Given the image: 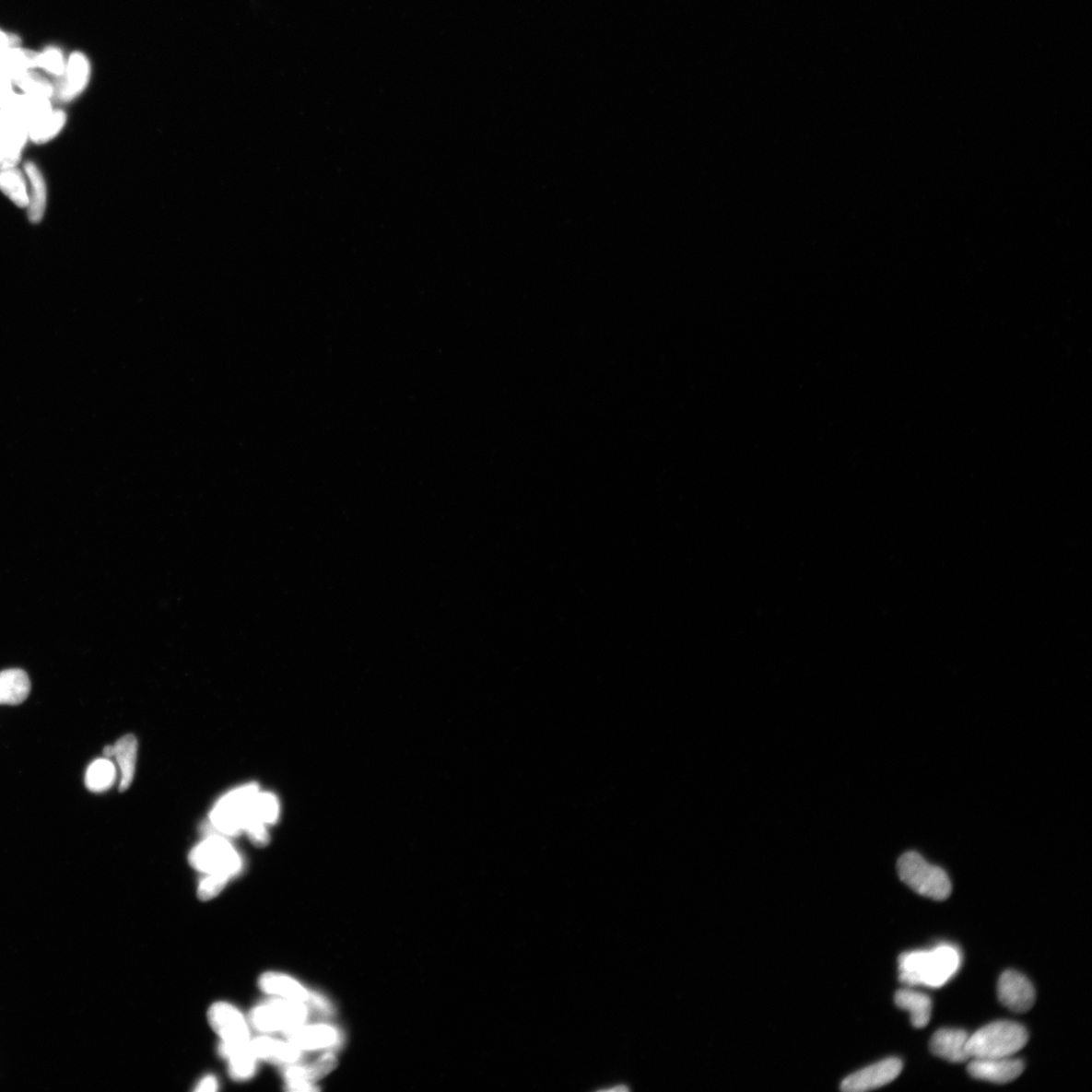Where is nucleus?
I'll list each match as a JSON object with an SVG mask.
<instances>
[{
  "label": "nucleus",
  "mask_w": 1092,
  "mask_h": 1092,
  "mask_svg": "<svg viewBox=\"0 0 1092 1092\" xmlns=\"http://www.w3.org/2000/svg\"><path fill=\"white\" fill-rule=\"evenodd\" d=\"M961 966L957 946L941 944L929 951L903 953L898 958L899 980L908 986L938 988L953 979Z\"/></svg>",
  "instance_id": "obj_1"
},
{
  "label": "nucleus",
  "mask_w": 1092,
  "mask_h": 1092,
  "mask_svg": "<svg viewBox=\"0 0 1092 1092\" xmlns=\"http://www.w3.org/2000/svg\"><path fill=\"white\" fill-rule=\"evenodd\" d=\"M1028 1041L1027 1028L1008 1021L987 1025L967 1042V1051L972 1059L1007 1058L1022 1050Z\"/></svg>",
  "instance_id": "obj_2"
},
{
  "label": "nucleus",
  "mask_w": 1092,
  "mask_h": 1092,
  "mask_svg": "<svg viewBox=\"0 0 1092 1092\" xmlns=\"http://www.w3.org/2000/svg\"><path fill=\"white\" fill-rule=\"evenodd\" d=\"M900 879L920 896L943 901L952 893V883L948 874L942 868L930 864L917 851H908L898 862Z\"/></svg>",
  "instance_id": "obj_3"
},
{
  "label": "nucleus",
  "mask_w": 1092,
  "mask_h": 1092,
  "mask_svg": "<svg viewBox=\"0 0 1092 1092\" xmlns=\"http://www.w3.org/2000/svg\"><path fill=\"white\" fill-rule=\"evenodd\" d=\"M207 1019L214 1032L220 1037L218 1054L229 1053L252 1045L251 1024L237 1008L228 1003H216L207 1012Z\"/></svg>",
  "instance_id": "obj_4"
},
{
  "label": "nucleus",
  "mask_w": 1092,
  "mask_h": 1092,
  "mask_svg": "<svg viewBox=\"0 0 1092 1092\" xmlns=\"http://www.w3.org/2000/svg\"><path fill=\"white\" fill-rule=\"evenodd\" d=\"M258 793V787L251 784L226 795L212 811L213 826L224 835L234 836L245 831L252 818V801Z\"/></svg>",
  "instance_id": "obj_5"
},
{
  "label": "nucleus",
  "mask_w": 1092,
  "mask_h": 1092,
  "mask_svg": "<svg viewBox=\"0 0 1092 1092\" xmlns=\"http://www.w3.org/2000/svg\"><path fill=\"white\" fill-rule=\"evenodd\" d=\"M307 1016L304 1003L279 998L255 1006L249 1016V1024L260 1033H286L303 1024Z\"/></svg>",
  "instance_id": "obj_6"
},
{
  "label": "nucleus",
  "mask_w": 1092,
  "mask_h": 1092,
  "mask_svg": "<svg viewBox=\"0 0 1092 1092\" xmlns=\"http://www.w3.org/2000/svg\"><path fill=\"white\" fill-rule=\"evenodd\" d=\"M190 863L195 870L206 875L224 874L230 878L242 867V861L230 842L217 836L210 837L195 847L191 852Z\"/></svg>",
  "instance_id": "obj_7"
},
{
  "label": "nucleus",
  "mask_w": 1092,
  "mask_h": 1092,
  "mask_svg": "<svg viewBox=\"0 0 1092 1092\" xmlns=\"http://www.w3.org/2000/svg\"><path fill=\"white\" fill-rule=\"evenodd\" d=\"M903 1064L898 1058H888L880 1061L842 1081L840 1089L845 1092H863L887 1086L901 1073Z\"/></svg>",
  "instance_id": "obj_8"
},
{
  "label": "nucleus",
  "mask_w": 1092,
  "mask_h": 1092,
  "mask_svg": "<svg viewBox=\"0 0 1092 1092\" xmlns=\"http://www.w3.org/2000/svg\"><path fill=\"white\" fill-rule=\"evenodd\" d=\"M998 1000L1015 1013H1026L1034 1006L1036 992L1026 976L1015 970L1002 974L997 984Z\"/></svg>",
  "instance_id": "obj_9"
},
{
  "label": "nucleus",
  "mask_w": 1092,
  "mask_h": 1092,
  "mask_svg": "<svg viewBox=\"0 0 1092 1092\" xmlns=\"http://www.w3.org/2000/svg\"><path fill=\"white\" fill-rule=\"evenodd\" d=\"M0 110L9 114L29 130L30 126L53 111L49 99L30 97L12 91L0 100Z\"/></svg>",
  "instance_id": "obj_10"
},
{
  "label": "nucleus",
  "mask_w": 1092,
  "mask_h": 1092,
  "mask_svg": "<svg viewBox=\"0 0 1092 1092\" xmlns=\"http://www.w3.org/2000/svg\"><path fill=\"white\" fill-rule=\"evenodd\" d=\"M1024 1069L1023 1061L1011 1057L973 1059L969 1065V1073L973 1078L998 1085L1012 1083L1023 1074Z\"/></svg>",
  "instance_id": "obj_11"
},
{
  "label": "nucleus",
  "mask_w": 1092,
  "mask_h": 1092,
  "mask_svg": "<svg viewBox=\"0 0 1092 1092\" xmlns=\"http://www.w3.org/2000/svg\"><path fill=\"white\" fill-rule=\"evenodd\" d=\"M969 1035L963 1029L941 1028L931 1039L930 1048L933 1055L953 1063H963L970 1059L967 1051Z\"/></svg>",
  "instance_id": "obj_12"
},
{
  "label": "nucleus",
  "mask_w": 1092,
  "mask_h": 1092,
  "mask_svg": "<svg viewBox=\"0 0 1092 1092\" xmlns=\"http://www.w3.org/2000/svg\"><path fill=\"white\" fill-rule=\"evenodd\" d=\"M90 76L88 59L80 52L71 54L66 65L64 81L59 87V98L69 101L76 99L86 89Z\"/></svg>",
  "instance_id": "obj_13"
},
{
  "label": "nucleus",
  "mask_w": 1092,
  "mask_h": 1092,
  "mask_svg": "<svg viewBox=\"0 0 1092 1092\" xmlns=\"http://www.w3.org/2000/svg\"><path fill=\"white\" fill-rule=\"evenodd\" d=\"M258 986L264 993L287 1001L306 1003L314 997L291 977L276 972H266L260 976Z\"/></svg>",
  "instance_id": "obj_14"
},
{
  "label": "nucleus",
  "mask_w": 1092,
  "mask_h": 1092,
  "mask_svg": "<svg viewBox=\"0 0 1092 1092\" xmlns=\"http://www.w3.org/2000/svg\"><path fill=\"white\" fill-rule=\"evenodd\" d=\"M252 1049L257 1060L268 1063L293 1064L301 1057V1050L294 1044L267 1036L252 1039Z\"/></svg>",
  "instance_id": "obj_15"
},
{
  "label": "nucleus",
  "mask_w": 1092,
  "mask_h": 1092,
  "mask_svg": "<svg viewBox=\"0 0 1092 1092\" xmlns=\"http://www.w3.org/2000/svg\"><path fill=\"white\" fill-rule=\"evenodd\" d=\"M285 1034L288 1041L299 1050L327 1048L338 1041L336 1029L324 1025L308 1027L299 1025L288 1029Z\"/></svg>",
  "instance_id": "obj_16"
},
{
  "label": "nucleus",
  "mask_w": 1092,
  "mask_h": 1092,
  "mask_svg": "<svg viewBox=\"0 0 1092 1092\" xmlns=\"http://www.w3.org/2000/svg\"><path fill=\"white\" fill-rule=\"evenodd\" d=\"M894 1001L901 1010L910 1014V1022L914 1027L923 1028L929 1025L933 1004L928 995L906 988L897 992Z\"/></svg>",
  "instance_id": "obj_17"
},
{
  "label": "nucleus",
  "mask_w": 1092,
  "mask_h": 1092,
  "mask_svg": "<svg viewBox=\"0 0 1092 1092\" xmlns=\"http://www.w3.org/2000/svg\"><path fill=\"white\" fill-rule=\"evenodd\" d=\"M29 183L28 216L29 221L37 224L43 220L47 205V187L43 174L33 162L25 165Z\"/></svg>",
  "instance_id": "obj_18"
},
{
  "label": "nucleus",
  "mask_w": 1092,
  "mask_h": 1092,
  "mask_svg": "<svg viewBox=\"0 0 1092 1092\" xmlns=\"http://www.w3.org/2000/svg\"><path fill=\"white\" fill-rule=\"evenodd\" d=\"M30 692L29 675L23 670L0 672V705L23 703Z\"/></svg>",
  "instance_id": "obj_19"
},
{
  "label": "nucleus",
  "mask_w": 1092,
  "mask_h": 1092,
  "mask_svg": "<svg viewBox=\"0 0 1092 1092\" xmlns=\"http://www.w3.org/2000/svg\"><path fill=\"white\" fill-rule=\"evenodd\" d=\"M39 56L36 51L9 48L0 56V72L14 81L24 73L38 68Z\"/></svg>",
  "instance_id": "obj_20"
},
{
  "label": "nucleus",
  "mask_w": 1092,
  "mask_h": 1092,
  "mask_svg": "<svg viewBox=\"0 0 1092 1092\" xmlns=\"http://www.w3.org/2000/svg\"><path fill=\"white\" fill-rule=\"evenodd\" d=\"M138 744L133 734L124 735L114 745V757L122 773L120 792H126L133 783L136 769Z\"/></svg>",
  "instance_id": "obj_21"
},
{
  "label": "nucleus",
  "mask_w": 1092,
  "mask_h": 1092,
  "mask_svg": "<svg viewBox=\"0 0 1092 1092\" xmlns=\"http://www.w3.org/2000/svg\"><path fill=\"white\" fill-rule=\"evenodd\" d=\"M335 1066L336 1058L326 1055L310 1065L288 1067L285 1071L288 1088L299 1085H311V1081L325 1076Z\"/></svg>",
  "instance_id": "obj_22"
},
{
  "label": "nucleus",
  "mask_w": 1092,
  "mask_h": 1092,
  "mask_svg": "<svg viewBox=\"0 0 1092 1092\" xmlns=\"http://www.w3.org/2000/svg\"><path fill=\"white\" fill-rule=\"evenodd\" d=\"M66 113L61 110H53L46 114L45 117L36 122L33 126L28 130L29 139L36 144H45L52 139H54L57 135L65 128L66 123Z\"/></svg>",
  "instance_id": "obj_23"
},
{
  "label": "nucleus",
  "mask_w": 1092,
  "mask_h": 1092,
  "mask_svg": "<svg viewBox=\"0 0 1092 1092\" xmlns=\"http://www.w3.org/2000/svg\"><path fill=\"white\" fill-rule=\"evenodd\" d=\"M0 191L18 206L28 207V183L22 171L16 168L0 170Z\"/></svg>",
  "instance_id": "obj_24"
},
{
  "label": "nucleus",
  "mask_w": 1092,
  "mask_h": 1092,
  "mask_svg": "<svg viewBox=\"0 0 1092 1092\" xmlns=\"http://www.w3.org/2000/svg\"><path fill=\"white\" fill-rule=\"evenodd\" d=\"M116 768L109 758H100L88 767L86 785L91 793H105L116 781Z\"/></svg>",
  "instance_id": "obj_25"
},
{
  "label": "nucleus",
  "mask_w": 1092,
  "mask_h": 1092,
  "mask_svg": "<svg viewBox=\"0 0 1092 1092\" xmlns=\"http://www.w3.org/2000/svg\"><path fill=\"white\" fill-rule=\"evenodd\" d=\"M225 1059L228 1061L229 1074L234 1080L246 1081L254 1076L258 1060L252 1046L238 1050V1051L229 1054Z\"/></svg>",
  "instance_id": "obj_26"
},
{
  "label": "nucleus",
  "mask_w": 1092,
  "mask_h": 1092,
  "mask_svg": "<svg viewBox=\"0 0 1092 1092\" xmlns=\"http://www.w3.org/2000/svg\"><path fill=\"white\" fill-rule=\"evenodd\" d=\"M279 804L276 797L270 793H258L252 804V819L245 831L257 824L273 825L278 818Z\"/></svg>",
  "instance_id": "obj_27"
},
{
  "label": "nucleus",
  "mask_w": 1092,
  "mask_h": 1092,
  "mask_svg": "<svg viewBox=\"0 0 1092 1092\" xmlns=\"http://www.w3.org/2000/svg\"><path fill=\"white\" fill-rule=\"evenodd\" d=\"M25 95L41 99H51L54 95V88L49 80L39 73L29 70L13 81Z\"/></svg>",
  "instance_id": "obj_28"
},
{
  "label": "nucleus",
  "mask_w": 1092,
  "mask_h": 1092,
  "mask_svg": "<svg viewBox=\"0 0 1092 1092\" xmlns=\"http://www.w3.org/2000/svg\"><path fill=\"white\" fill-rule=\"evenodd\" d=\"M66 65L64 53L57 48H49L40 53L38 68L44 69L52 76H64Z\"/></svg>",
  "instance_id": "obj_29"
},
{
  "label": "nucleus",
  "mask_w": 1092,
  "mask_h": 1092,
  "mask_svg": "<svg viewBox=\"0 0 1092 1092\" xmlns=\"http://www.w3.org/2000/svg\"><path fill=\"white\" fill-rule=\"evenodd\" d=\"M25 143L0 139V170L14 169L22 159Z\"/></svg>",
  "instance_id": "obj_30"
},
{
  "label": "nucleus",
  "mask_w": 1092,
  "mask_h": 1092,
  "mask_svg": "<svg viewBox=\"0 0 1092 1092\" xmlns=\"http://www.w3.org/2000/svg\"><path fill=\"white\" fill-rule=\"evenodd\" d=\"M230 879L224 874H209L197 887V898L202 901L214 899L223 891Z\"/></svg>",
  "instance_id": "obj_31"
},
{
  "label": "nucleus",
  "mask_w": 1092,
  "mask_h": 1092,
  "mask_svg": "<svg viewBox=\"0 0 1092 1092\" xmlns=\"http://www.w3.org/2000/svg\"><path fill=\"white\" fill-rule=\"evenodd\" d=\"M0 139H13L27 143L28 130L9 114L0 110Z\"/></svg>",
  "instance_id": "obj_32"
},
{
  "label": "nucleus",
  "mask_w": 1092,
  "mask_h": 1092,
  "mask_svg": "<svg viewBox=\"0 0 1092 1092\" xmlns=\"http://www.w3.org/2000/svg\"><path fill=\"white\" fill-rule=\"evenodd\" d=\"M20 44L22 41L17 35L6 34L0 29V56L9 48L20 47Z\"/></svg>",
  "instance_id": "obj_33"
},
{
  "label": "nucleus",
  "mask_w": 1092,
  "mask_h": 1092,
  "mask_svg": "<svg viewBox=\"0 0 1092 1092\" xmlns=\"http://www.w3.org/2000/svg\"><path fill=\"white\" fill-rule=\"evenodd\" d=\"M217 1088H218L217 1079L213 1075H207V1076L201 1079L200 1083L197 1084L194 1090L195 1091H203V1092L204 1091L213 1092V1091L217 1090Z\"/></svg>",
  "instance_id": "obj_34"
},
{
  "label": "nucleus",
  "mask_w": 1092,
  "mask_h": 1092,
  "mask_svg": "<svg viewBox=\"0 0 1092 1092\" xmlns=\"http://www.w3.org/2000/svg\"><path fill=\"white\" fill-rule=\"evenodd\" d=\"M13 90V81L0 72V100L9 95Z\"/></svg>",
  "instance_id": "obj_35"
},
{
  "label": "nucleus",
  "mask_w": 1092,
  "mask_h": 1092,
  "mask_svg": "<svg viewBox=\"0 0 1092 1092\" xmlns=\"http://www.w3.org/2000/svg\"><path fill=\"white\" fill-rule=\"evenodd\" d=\"M103 754H105V757L108 758L114 757V746H106L105 750H103Z\"/></svg>",
  "instance_id": "obj_36"
}]
</instances>
